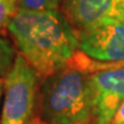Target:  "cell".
<instances>
[{
  "mask_svg": "<svg viewBox=\"0 0 124 124\" xmlns=\"http://www.w3.org/2000/svg\"><path fill=\"white\" fill-rule=\"evenodd\" d=\"M7 29L20 53L43 78L64 68L78 49L77 32L60 10L17 9Z\"/></svg>",
  "mask_w": 124,
  "mask_h": 124,
  "instance_id": "6da1fadb",
  "label": "cell"
},
{
  "mask_svg": "<svg viewBox=\"0 0 124 124\" xmlns=\"http://www.w3.org/2000/svg\"><path fill=\"white\" fill-rule=\"evenodd\" d=\"M87 58V56H86ZM75 54L64 68L44 78L38 90L39 109L46 124H90L93 120L91 64Z\"/></svg>",
  "mask_w": 124,
  "mask_h": 124,
  "instance_id": "7a4b0ae2",
  "label": "cell"
},
{
  "mask_svg": "<svg viewBox=\"0 0 124 124\" xmlns=\"http://www.w3.org/2000/svg\"><path fill=\"white\" fill-rule=\"evenodd\" d=\"M39 75L22 54L5 77V99L0 124H31L35 111Z\"/></svg>",
  "mask_w": 124,
  "mask_h": 124,
  "instance_id": "3957f363",
  "label": "cell"
},
{
  "mask_svg": "<svg viewBox=\"0 0 124 124\" xmlns=\"http://www.w3.org/2000/svg\"><path fill=\"white\" fill-rule=\"evenodd\" d=\"M78 48L87 58L115 67L124 62V25L107 18L87 30L76 31Z\"/></svg>",
  "mask_w": 124,
  "mask_h": 124,
  "instance_id": "277c9868",
  "label": "cell"
},
{
  "mask_svg": "<svg viewBox=\"0 0 124 124\" xmlns=\"http://www.w3.org/2000/svg\"><path fill=\"white\" fill-rule=\"evenodd\" d=\"M94 124H110L124 102V66L94 71L90 78Z\"/></svg>",
  "mask_w": 124,
  "mask_h": 124,
  "instance_id": "5b68a950",
  "label": "cell"
},
{
  "mask_svg": "<svg viewBox=\"0 0 124 124\" xmlns=\"http://www.w3.org/2000/svg\"><path fill=\"white\" fill-rule=\"evenodd\" d=\"M117 0H63L62 13L76 31L87 30L111 18Z\"/></svg>",
  "mask_w": 124,
  "mask_h": 124,
  "instance_id": "8992f818",
  "label": "cell"
},
{
  "mask_svg": "<svg viewBox=\"0 0 124 124\" xmlns=\"http://www.w3.org/2000/svg\"><path fill=\"white\" fill-rule=\"evenodd\" d=\"M16 59L15 49L7 39L0 37V78L8 75Z\"/></svg>",
  "mask_w": 124,
  "mask_h": 124,
  "instance_id": "52a82bcc",
  "label": "cell"
},
{
  "mask_svg": "<svg viewBox=\"0 0 124 124\" xmlns=\"http://www.w3.org/2000/svg\"><path fill=\"white\" fill-rule=\"evenodd\" d=\"M17 9L25 10H59L63 0H15Z\"/></svg>",
  "mask_w": 124,
  "mask_h": 124,
  "instance_id": "ba28073f",
  "label": "cell"
},
{
  "mask_svg": "<svg viewBox=\"0 0 124 124\" xmlns=\"http://www.w3.org/2000/svg\"><path fill=\"white\" fill-rule=\"evenodd\" d=\"M17 6L15 0H0V28L6 25L16 13Z\"/></svg>",
  "mask_w": 124,
  "mask_h": 124,
  "instance_id": "9c48e42d",
  "label": "cell"
},
{
  "mask_svg": "<svg viewBox=\"0 0 124 124\" xmlns=\"http://www.w3.org/2000/svg\"><path fill=\"white\" fill-rule=\"evenodd\" d=\"M111 18L120 21L124 25V0H117L114 12L111 14Z\"/></svg>",
  "mask_w": 124,
  "mask_h": 124,
  "instance_id": "30bf717a",
  "label": "cell"
},
{
  "mask_svg": "<svg viewBox=\"0 0 124 124\" xmlns=\"http://www.w3.org/2000/svg\"><path fill=\"white\" fill-rule=\"evenodd\" d=\"M122 123H124V102L121 105L118 110L116 111V114L110 124H122Z\"/></svg>",
  "mask_w": 124,
  "mask_h": 124,
  "instance_id": "8fae6325",
  "label": "cell"
},
{
  "mask_svg": "<svg viewBox=\"0 0 124 124\" xmlns=\"http://www.w3.org/2000/svg\"><path fill=\"white\" fill-rule=\"evenodd\" d=\"M4 82L5 78H0V100H1V97H2V92H4Z\"/></svg>",
  "mask_w": 124,
  "mask_h": 124,
  "instance_id": "7c38bea8",
  "label": "cell"
},
{
  "mask_svg": "<svg viewBox=\"0 0 124 124\" xmlns=\"http://www.w3.org/2000/svg\"><path fill=\"white\" fill-rule=\"evenodd\" d=\"M121 66H124V62H123V63H120V64H117V66H115V67H121Z\"/></svg>",
  "mask_w": 124,
  "mask_h": 124,
  "instance_id": "4fadbf2b",
  "label": "cell"
},
{
  "mask_svg": "<svg viewBox=\"0 0 124 124\" xmlns=\"http://www.w3.org/2000/svg\"><path fill=\"white\" fill-rule=\"evenodd\" d=\"M122 124H124V123H122Z\"/></svg>",
  "mask_w": 124,
  "mask_h": 124,
  "instance_id": "5bb4252c",
  "label": "cell"
}]
</instances>
